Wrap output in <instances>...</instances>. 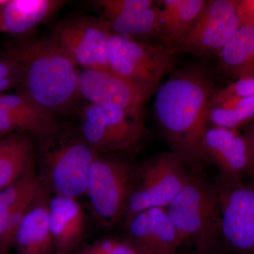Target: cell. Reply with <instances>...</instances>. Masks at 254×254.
Returning <instances> with one entry per match:
<instances>
[{
	"label": "cell",
	"mask_w": 254,
	"mask_h": 254,
	"mask_svg": "<svg viewBox=\"0 0 254 254\" xmlns=\"http://www.w3.org/2000/svg\"><path fill=\"white\" fill-rule=\"evenodd\" d=\"M23 76L22 68L18 64L0 54V93L15 87L20 88Z\"/></svg>",
	"instance_id": "cb8c5ba5"
},
{
	"label": "cell",
	"mask_w": 254,
	"mask_h": 254,
	"mask_svg": "<svg viewBox=\"0 0 254 254\" xmlns=\"http://www.w3.org/2000/svg\"><path fill=\"white\" fill-rule=\"evenodd\" d=\"M120 240L121 239L116 238V237H108V238L95 241L90 246L98 254H111L118 244L120 243Z\"/></svg>",
	"instance_id": "4316f807"
},
{
	"label": "cell",
	"mask_w": 254,
	"mask_h": 254,
	"mask_svg": "<svg viewBox=\"0 0 254 254\" xmlns=\"http://www.w3.org/2000/svg\"><path fill=\"white\" fill-rule=\"evenodd\" d=\"M0 254H1V252H0Z\"/></svg>",
	"instance_id": "d6a6232c"
},
{
	"label": "cell",
	"mask_w": 254,
	"mask_h": 254,
	"mask_svg": "<svg viewBox=\"0 0 254 254\" xmlns=\"http://www.w3.org/2000/svg\"><path fill=\"white\" fill-rule=\"evenodd\" d=\"M136 168L118 157L99 155L90 167L86 195L102 227L110 229L124 220Z\"/></svg>",
	"instance_id": "8992f818"
},
{
	"label": "cell",
	"mask_w": 254,
	"mask_h": 254,
	"mask_svg": "<svg viewBox=\"0 0 254 254\" xmlns=\"http://www.w3.org/2000/svg\"><path fill=\"white\" fill-rule=\"evenodd\" d=\"M177 50L163 44L113 33L109 45L110 70L152 96L165 76L176 67Z\"/></svg>",
	"instance_id": "5b68a950"
},
{
	"label": "cell",
	"mask_w": 254,
	"mask_h": 254,
	"mask_svg": "<svg viewBox=\"0 0 254 254\" xmlns=\"http://www.w3.org/2000/svg\"><path fill=\"white\" fill-rule=\"evenodd\" d=\"M221 210V239L227 250L254 254V181L217 184Z\"/></svg>",
	"instance_id": "8fae6325"
},
{
	"label": "cell",
	"mask_w": 254,
	"mask_h": 254,
	"mask_svg": "<svg viewBox=\"0 0 254 254\" xmlns=\"http://www.w3.org/2000/svg\"><path fill=\"white\" fill-rule=\"evenodd\" d=\"M241 25L237 0H208L190 32L177 46V53L218 56Z\"/></svg>",
	"instance_id": "30bf717a"
},
{
	"label": "cell",
	"mask_w": 254,
	"mask_h": 254,
	"mask_svg": "<svg viewBox=\"0 0 254 254\" xmlns=\"http://www.w3.org/2000/svg\"><path fill=\"white\" fill-rule=\"evenodd\" d=\"M191 173L173 152H163L136 168L134 184L124 222L152 208H167Z\"/></svg>",
	"instance_id": "52a82bcc"
},
{
	"label": "cell",
	"mask_w": 254,
	"mask_h": 254,
	"mask_svg": "<svg viewBox=\"0 0 254 254\" xmlns=\"http://www.w3.org/2000/svg\"><path fill=\"white\" fill-rule=\"evenodd\" d=\"M157 5V37L175 48L190 32L204 8L206 0H163Z\"/></svg>",
	"instance_id": "ffe728a7"
},
{
	"label": "cell",
	"mask_w": 254,
	"mask_h": 254,
	"mask_svg": "<svg viewBox=\"0 0 254 254\" xmlns=\"http://www.w3.org/2000/svg\"><path fill=\"white\" fill-rule=\"evenodd\" d=\"M78 89L88 103L122 110L144 123L145 105L151 96L111 71L79 70Z\"/></svg>",
	"instance_id": "7c38bea8"
},
{
	"label": "cell",
	"mask_w": 254,
	"mask_h": 254,
	"mask_svg": "<svg viewBox=\"0 0 254 254\" xmlns=\"http://www.w3.org/2000/svg\"><path fill=\"white\" fill-rule=\"evenodd\" d=\"M48 195L28 212L15 234L17 254H56L50 230Z\"/></svg>",
	"instance_id": "44dd1931"
},
{
	"label": "cell",
	"mask_w": 254,
	"mask_h": 254,
	"mask_svg": "<svg viewBox=\"0 0 254 254\" xmlns=\"http://www.w3.org/2000/svg\"><path fill=\"white\" fill-rule=\"evenodd\" d=\"M38 141L29 133L0 136V190L36 168Z\"/></svg>",
	"instance_id": "d6986e66"
},
{
	"label": "cell",
	"mask_w": 254,
	"mask_h": 254,
	"mask_svg": "<svg viewBox=\"0 0 254 254\" xmlns=\"http://www.w3.org/2000/svg\"><path fill=\"white\" fill-rule=\"evenodd\" d=\"M202 148L208 163L213 164L218 170V185L240 183L250 175L248 147L243 135L237 129L208 127L202 141Z\"/></svg>",
	"instance_id": "4fadbf2b"
},
{
	"label": "cell",
	"mask_w": 254,
	"mask_h": 254,
	"mask_svg": "<svg viewBox=\"0 0 254 254\" xmlns=\"http://www.w3.org/2000/svg\"><path fill=\"white\" fill-rule=\"evenodd\" d=\"M48 195L36 168L16 183L0 190V252L6 254L14 246L18 225L28 212Z\"/></svg>",
	"instance_id": "2e32d148"
},
{
	"label": "cell",
	"mask_w": 254,
	"mask_h": 254,
	"mask_svg": "<svg viewBox=\"0 0 254 254\" xmlns=\"http://www.w3.org/2000/svg\"><path fill=\"white\" fill-rule=\"evenodd\" d=\"M243 136L248 147L250 155L251 170L249 177L254 181V120L249 123Z\"/></svg>",
	"instance_id": "83f0119b"
},
{
	"label": "cell",
	"mask_w": 254,
	"mask_h": 254,
	"mask_svg": "<svg viewBox=\"0 0 254 254\" xmlns=\"http://www.w3.org/2000/svg\"><path fill=\"white\" fill-rule=\"evenodd\" d=\"M37 141L36 173L47 193L76 199L86 195L90 167L100 154L82 138L78 128L63 125Z\"/></svg>",
	"instance_id": "3957f363"
},
{
	"label": "cell",
	"mask_w": 254,
	"mask_h": 254,
	"mask_svg": "<svg viewBox=\"0 0 254 254\" xmlns=\"http://www.w3.org/2000/svg\"><path fill=\"white\" fill-rule=\"evenodd\" d=\"M215 90L208 71L193 66L175 71L155 92V118L170 150L192 174L208 163L202 141Z\"/></svg>",
	"instance_id": "6da1fadb"
},
{
	"label": "cell",
	"mask_w": 254,
	"mask_h": 254,
	"mask_svg": "<svg viewBox=\"0 0 254 254\" xmlns=\"http://www.w3.org/2000/svg\"><path fill=\"white\" fill-rule=\"evenodd\" d=\"M218 66L232 77L254 75V26L242 24L218 55Z\"/></svg>",
	"instance_id": "7402d4cb"
},
{
	"label": "cell",
	"mask_w": 254,
	"mask_h": 254,
	"mask_svg": "<svg viewBox=\"0 0 254 254\" xmlns=\"http://www.w3.org/2000/svg\"><path fill=\"white\" fill-rule=\"evenodd\" d=\"M208 124L212 126L237 129L254 120V95L230 96L211 102L208 112Z\"/></svg>",
	"instance_id": "603a6c76"
},
{
	"label": "cell",
	"mask_w": 254,
	"mask_h": 254,
	"mask_svg": "<svg viewBox=\"0 0 254 254\" xmlns=\"http://www.w3.org/2000/svg\"><path fill=\"white\" fill-rule=\"evenodd\" d=\"M237 3L242 24L254 26V0H239Z\"/></svg>",
	"instance_id": "484cf974"
},
{
	"label": "cell",
	"mask_w": 254,
	"mask_h": 254,
	"mask_svg": "<svg viewBox=\"0 0 254 254\" xmlns=\"http://www.w3.org/2000/svg\"><path fill=\"white\" fill-rule=\"evenodd\" d=\"M76 254H99L97 253L96 252H95L94 250H93V248L91 247V246L88 245L86 247H83L81 250L78 251L77 253Z\"/></svg>",
	"instance_id": "4dcf8cb0"
},
{
	"label": "cell",
	"mask_w": 254,
	"mask_h": 254,
	"mask_svg": "<svg viewBox=\"0 0 254 254\" xmlns=\"http://www.w3.org/2000/svg\"><path fill=\"white\" fill-rule=\"evenodd\" d=\"M56 254H71L84 237L86 218L76 198L54 195L48 200Z\"/></svg>",
	"instance_id": "ac0fdd59"
},
{
	"label": "cell",
	"mask_w": 254,
	"mask_h": 254,
	"mask_svg": "<svg viewBox=\"0 0 254 254\" xmlns=\"http://www.w3.org/2000/svg\"><path fill=\"white\" fill-rule=\"evenodd\" d=\"M124 238L141 254H177L182 247L166 208L143 210L124 222Z\"/></svg>",
	"instance_id": "9a60e30c"
},
{
	"label": "cell",
	"mask_w": 254,
	"mask_h": 254,
	"mask_svg": "<svg viewBox=\"0 0 254 254\" xmlns=\"http://www.w3.org/2000/svg\"><path fill=\"white\" fill-rule=\"evenodd\" d=\"M51 33L77 67L110 71L109 45L113 33L103 18H68L58 23Z\"/></svg>",
	"instance_id": "9c48e42d"
},
{
	"label": "cell",
	"mask_w": 254,
	"mask_h": 254,
	"mask_svg": "<svg viewBox=\"0 0 254 254\" xmlns=\"http://www.w3.org/2000/svg\"></svg>",
	"instance_id": "836d02e7"
},
{
	"label": "cell",
	"mask_w": 254,
	"mask_h": 254,
	"mask_svg": "<svg viewBox=\"0 0 254 254\" xmlns=\"http://www.w3.org/2000/svg\"><path fill=\"white\" fill-rule=\"evenodd\" d=\"M254 95V76L237 79L222 89L217 90L211 102L227 97H249Z\"/></svg>",
	"instance_id": "d4e9b609"
},
{
	"label": "cell",
	"mask_w": 254,
	"mask_h": 254,
	"mask_svg": "<svg viewBox=\"0 0 254 254\" xmlns=\"http://www.w3.org/2000/svg\"><path fill=\"white\" fill-rule=\"evenodd\" d=\"M111 254H141L131 243L123 238Z\"/></svg>",
	"instance_id": "f1b7e54d"
},
{
	"label": "cell",
	"mask_w": 254,
	"mask_h": 254,
	"mask_svg": "<svg viewBox=\"0 0 254 254\" xmlns=\"http://www.w3.org/2000/svg\"><path fill=\"white\" fill-rule=\"evenodd\" d=\"M1 1H2V0H0V3L1 2Z\"/></svg>",
	"instance_id": "1f68e13d"
},
{
	"label": "cell",
	"mask_w": 254,
	"mask_h": 254,
	"mask_svg": "<svg viewBox=\"0 0 254 254\" xmlns=\"http://www.w3.org/2000/svg\"><path fill=\"white\" fill-rule=\"evenodd\" d=\"M1 55L23 70L20 91L55 115H68L81 99L78 89L79 70L50 33L27 36L5 46Z\"/></svg>",
	"instance_id": "7a4b0ae2"
},
{
	"label": "cell",
	"mask_w": 254,
	"mask_h": 254,
	"mask_svg": "<svg viewBox=\"0 0 254 254\" xmlns=\"http://www.w3.org/2000/svg\"><path fill=\"white\" fill-rule=\"evenodd\" d=\"M79 116L80 135L100 155L135 148L145 133L144 123L122 110L87 103L79 110Z\"/></svg>",
	"instance_id": "ba28073f"
},
{
	"label": "cell",
	"mask_w": 254,
	"mask_h": 254,
	"mask_svg": "<svg viewBox=\"0 0 254 254\" xmlns=\"http://www.w3.org/2000/svg\"><path fill=\"white\" fill-rule=\"evenodd\" d=\"M166 208L182 247L198 252L222 247L218 187L205 179L203 174H191Z\"/></svg>",
	"instance_id": "277c9868"
},
{
	"label": "cell",
	"mask_w": 254,
	"mask_h": 254,
	"mask_svg": "<svg viewBox=\"0 0 254 254\" xmlns=\"http://www.w3.org/2000/svg\"><path fill=\"white\" fill-rule=\"evenodd\" d=\"M63 125L58 115L42 108L23 92L0 93V136L21 132L29 133L38 141Z\"/></svg>",
	"instance_id": "5bb4252c"
},
{
	"label": "cell",
	"mask_w": 254,
	"mask_h": 254,
	"mask_svg": "<svg viewBox=\"0 0 254 254\" xmlns=\"http://www.w3.org/2000/svg\"><path fill=\"white\" fill-rule=\"evenodd\" d=\"M177 254H230L225 250H222V247L216 250L208 251V252H198L193 249L182 247L177 252Z\"/></svg>",
	"instance_id": "f546056e"
},
{
	"label": "cell",
	"mask_w": 254,
	"mask_h": 254,
	"mask_svg": "<svg viewBox=\"0 0 254 254\" xmlns=\"http://www.w3.org/2000/svg\"><path fill=\"white\" fill-rule=\"evenodd\" d=\"M152 0H98L93 3L112 33L142 41L157 36V5Z\"/></svg>",
	"instance_id": "e0dca14e"
}]
</instances>
